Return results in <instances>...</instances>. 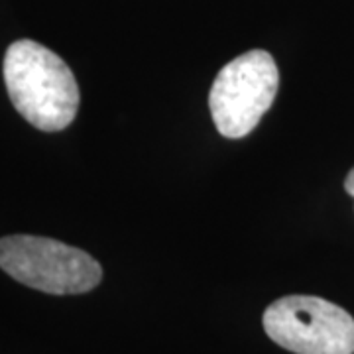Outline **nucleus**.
Segmentation results:
<instances>
[{
    "mask_svg": "<svg viewBox=\"0 0 354 354\" xmlns=\"http://www.w3.org/2000/svg\"><path fill=\"white\" fill-rule=\"evenodd\" d=\"M344 189H346V193L354 199V167L348 171V176L344 179Z\"/></svg>",
    "mask_w": 354,
    "mask_h": 354,
    "instance_id": "39448f33",
    "label": "nucleus"
},
{
    "mask_svg": "<svg viewBox=\"0 0 354 354\" xmlns=\"http://www.w3.org/2000/svg\"><path fill=\"white\" fill-rule=\"evenodd\" d=\"M4 83L14 109L44 132H59L75 120L79 85L64 59L32 39L10 44L4 55Z\"/></svg>",
    "mask_w": 354,
    "mask_h": 354,
    "instance_id": "f257e3e1",
    "label": "nucleus"
},
{
    "mask_svg": "<svg viewBox=\"0 0 354 354\" xmlns=\"http://www.w3.org/2000/svg\"><path fill=\"white\" fill-rule=\"evenodd\" d=\"M278 85V65L264 50L246 51L225 65L209 95L216 130L225 138L250 134L272 106Z\"/></svg>",
    "mask_w": 354,
    "mask_h": 354,
    "instance_id": "7ed1b4c3",
    "label": "nucleus"
},
{
    "mask_svg": "<svg viewBox=\"0 0 354 354\" xmlns=\"http://www.w3.org/2000/svg\"><path fill=\"white\" fill-rule=\"evenodd\" d=\"M264 330L295 354H354V319L321 297L288 295L264 313Z\"/></svg>",
    "mask_w": 354,
    "mask_h": 354,
    "instance_id": "20e7f679",
    "label": "nucleus"
},
{
    "mask_svg": "<svg viewBox=\"0 0 354 354\" xmlns=\"http://www.w3.org/2000/svg\"><path fill=\"white\" fill-rule=\"evenodd\" d=\"M0 268L16 281L51 295L87 293L102 279L101 264L91 254L32 234L0 239Z\"/></svg>",
    "mask_w": 354,
    "mask_h": 354,
    "instance_id": "f03ea898",
    "label": "nucleus"
}]
</instances>
